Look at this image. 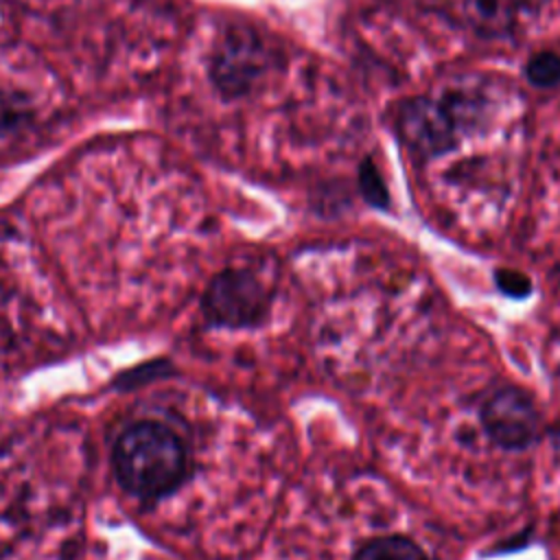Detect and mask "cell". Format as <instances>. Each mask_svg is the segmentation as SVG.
Instances as JSON below:
<instances>
[{
	"label": "cell",
	"instance_id": "obj_1",
	"mask_svg": "<svg viewBox=\"0 0 560 560\" xmlns=\"http://www.w3.org/2000/svg\"><path fill=\"white\" fill-rule=\"evenodd\" d=\"M492 118V101L481 85L457 83L435 94H411L389 107L392 131L413 164H427L462 147Z\"/></svg>",
	"mask_w": 560,
	"mask_h": 560
},
{
	"label": "cell",
	"instance_id": "obj_2",
	"mask_svg": "<svg viewBox=\"0 0 560 560\" xmlns=\"http://www.w3.org/2000/svg\"><path fill=\"white\" fill-rule=\"evenodd\" d=\"M114 472L118 483L138 499L171 494L188 468V451L182 438L155 420L129 424L116 440Z\"/></svg>",
	"mask_w": 560,
	"mask_h": 560
},
{
	"label": "cell",
	"instance_id": "obj_3",
	"mask_svg": "<svg viewBox=\"0 0 560 560\" xmlns=\"http://www.w3.org/2000/svg\"><path fill=\"white\" fill-rule=\"evenodd\" d=\"M282 66V52L265 33L245 22H230L212 44L208 81L223 101H241L260 90Z\"/></svg>",
	"mask_w": 560,
	"mask_h": 560
},
{
	"label": "cell",
	"instance_id": "obj_4",
	"mask_svg": "<svg viewBox=\"0 0 560 560\" xmlns=\"http://www.w3.org/2000/svg\"><path fill=\"white\" fill-rule=\"evenodd\" d=\"M267 287L247 269H225L203 295V315L214 326L243 328L258 324L269 311Z\"/></svg>",
	"mask_w": 560,
	"mask_h": 560
},
{
	"label": "cell",
	"instance_id": "obj_5",
	"mask_svg": "<svg viewBox=\"0 0 560 560\" xmlns=\"http://www.w3.org/2000/svg\"><path fill=\"white\" fill-rule=\"evenodd\" d=\"M481 422L490 440L510 451L527 448L540 429L534 400L516 387L494 392L481 409Z\"/></svg>",
	"mask_w": 560,
	"mask_h": 560
},
{
	"label": "cell",
	"instance_id": "obj_6",
	"mask_svg": "<svg viewBox=\"0 0 560 560\" xmlns=\"http://www.w3.org/2000/svg\"><path fill=\"white\" fill-rule=\"evenodd\" d=\"M523 0H466V26L479 37H503L514 33Z\"/></svg>",
	"mask_w": 560,
	"mask_h": 560
},
{
	"label": "cell",
	"instance_id": "obj_7",
	"mask_svg": "<svg viewBox=\"0 0 560 560\" xmlns=\"http://www.w3.org/2000/svg\"><path fill=\"white\" fill-rule=\"evenodd\" d=\"M352 560H427V556L405 536H383L365 542Z\"/></svg>",
	"mask_w": 560,
	"mask_h": 560
},
{
	"label": "cell",
	"instance_id": "obj_8",
	"mask_svg": "<svg viewBox=\"0 0 560 560\" xmlns=\"http://www.w3.org/2000/svg\"><path fill=\"white\" fill-rule=\"evenodd\" d=\"M523 77L536 90H558L560 88V52L551 48H540L532 52L523 63Z\"/></svg>",
	"mask_w": 560,
	"mask_h": 560
},
{
	"label": "cell",
	"instance_id": "obj_9",
	"mask_svg": "<svg viewBox=\"0 0 560 560\" xmlns=\"http://www.w3.org/2000/svg\"><path fill=\"white\" fill-rule=\"evenodd\" d=\"M357 186H359V192L363 197V201L372 208H378V210H387L389 208V188H387V182L378 168V164L365 155L361 162H359V168H357Z\"/></svg>",
	"mask_w": 560,
	"mask_h": 560
},
{
	"label": "cell",
	"instance_id": "obj_10",
	"mask_svg": "<svg viewBox=\"0 0 560 560\" xmlns=\"http://www.w3.org/2000/svg\"><path fill=\"white\" fill-rule=\"evenodd\" d=\"M497 284L503 293H508L512 298H523V295L529 293V278L521 271L499 269L497 271Z\"/></svg>",
	"mask_w": 560,
	"mask_h": 560
},
{
	"label": "cell",
	"instance_id": "obj_11",
	"mask_svg": "<svg viewBox=\"0 0 560 560\" xmlns=\"http://www.w3.org/2000/svg\"><path fill=\"white\" fill-rule=\"evenodd\" d=\"M553 444H556V451L560 453V427H558L556 433H553Z\"/></svg>",
	"mask_w": 560,
	"mask_h": 560
}]
</instances>
